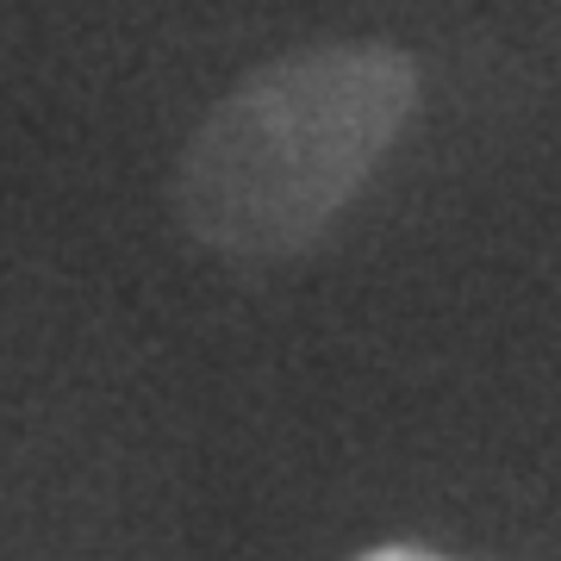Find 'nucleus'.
Segmentation results:
<instances>
[{"mask_svg": "<svg viewBox=\"0 0 561 561\" xmlns=\"http://www.w3.org/2000/svg\"><path fill=\"white\" fill-rule=\"evenodd\" d=\"M412 106L419 62L393 44L350 38L262 62L181 150V225L219 256H294L368 187Z\"/></svg>", "mask_w": 561, "mask_h": 561, "instance_id": "nucleus-1", "label": "nucleus"}, {"mask_svg": "<svg viewBox=\"0 0 561 561\" xmlns=\"http://www.w3.org/2000/svg\"><path fill=\"white\" fill-rule=\"evenodd\" d=\"M362 561H443V556H431V549H405V542H387V549H368Z\"/></svg>", "mask_w": 561, "mask_h": 561, "instance_id": "nucleus-2", "label": "nucleus"}]
</instances>
